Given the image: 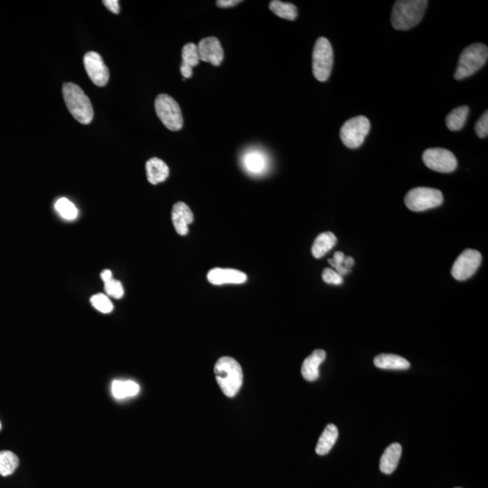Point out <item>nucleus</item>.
Here are the masks:
<instances>
[{
	"label": "nucleus",
	"mask_w": 488,
	"mask_h": 488,
	"mask_svg": "<svg viewBox=\"0 0 488 488\" xmlns=\"http://www.w3.org/2000/svg\"><path fill=\"white\" fill-rule=\"evenodd\" d=\"M140 385L133 380H116L112 385V395L118 400L139 394Z\"/></svg>",
	"instance_id": "23"
},
{
	"label": "nucleus",
	"mask_w": 488,
	"mask_h": 488,
	"mask_svg": "<svg viewBox=\"0 0 488 488\" xmlns=\"http://www.w3.org/2000/svg\"><path fill=\"white\" fill-rule=\"evenodd\" d=\"M422 161L429 170L441 173H450L456 170L457 161L455 155L446 149L435 147L425 150Z\"/></svg>",
	"instance_id": "9"
},
{
	"label": "nucleus",
	"mask_w": 488,
	"mask_h": 488,
	"mask_svg": "<svg viewBox=\"0 0 488 488\" xmlns=\"http://www.w3.org/2000/svg\"><path fill=\"white\" fill-rule=\"evenodd\" d=\"M482 256L480 251L468 249L457 257L451 269V274L457 281H466L475 274L480 268Z\"/></svg>",
	"instance_id": "10"
},
{
	"label": "nucleus",
	"mask_w": 488,
	"mask_h": 488,
	"mask_svg": "<svg viewBox=\"0 0 488 488\" xmlns=\"http://www.w3.org/2000/svg\"><path fill=\"white\" fill-rule=\"evenodd\" d=\"M404 202L411 211L423 212L440 207L443 195L440 190L431 187H416L408 192Z\"/></svg>",
	"instance_id": "7"
},
{
	"label": "nucleus",
	"mask_w": 488,
	"mask_h": 488,
	"mask_svg": "<svg viewBox=\"0 0 488 488\" xmlns=\"http://www.w3.org/2000/svg\"><path fill=\"white\" fill-rule=\"evenodd\" d=\"M0 429H1V423H0Z\"/></svg>",
	"instance_id": "37"
},
{
	"label": "nucleus",
	"mask_w": 488,
	"mask_h": 488,
	"mask_svg": "<svg viewBox=\"0 0 488 488\" xmlns=\"http://www.w3.org/2000/svg\"><path fill=\"white\" fill-rule=\"evenodd\" d=\"M374 365L380 369L407 370L411 367L410 362L397 355L380 354L374 358Z\"/></svg>",
	"instance_id": "20"
},
{
	"label": "nucleus",
	"mask_w": 488,
	"mask_h": 488,
	"mask_svg": "<svg viewBox=\"0 0 488 488\" xmlns=\"http://www.w3.org/2000/svg\"><path fill=\"white\" fill-rule=\"evenodd\" d=\"M456 488H460V487H456Z\"/></svg>",
	"instance_id": "38"
},
{
	"label": "nucleus",
	"mask_w": 488,
	"mask_h": 488,
	"mask_svg": "<svg viewBox=\"0 0 488 488\" xmlns=\"http://www.w3.org/2000/svg\"><path fill=\"white\" fill-rule=\"evenodd\" d=\"M426 0H398L392 8L391 22L396 30L407 31L416 27L424 17Z\"/></svg>",
	"instance_id": "1"
},
{
	"label": "nucleus",
	"mask_w": 488,
	"mask_h": 488,
	"mask_svg": "<svg viewBox=\"0 0 488 488\" xmlns=\"http://www.w3.org/2000/svg\"><path fill=\"white\" fill-rule=\"evenodd\" d=\"M156 115L165 127L171 131H179L183 128L184 118L179 104L168 94H159L155 100Z\"/></svg>",
	"instance_id": "6"
},
{
	"label": "nucleus",
	"mask_w": 488,
	"mask_h": 488,
	"mask_svg": "<svg viewBox=\"0 0 488 488\" xmlns=\"http://www.w3.org/2000/svg\"><path fill=\"white\" fill-rule=\"evenodd\" d=\"M103 3L112 13L116 15L119 13L121 8H119V2L118 0H105V1H103Z\"/></svg>",
	"instance_id": "33"
},
{
	"label": "nucleus",
	"mask_w": 488,
	"mask_h": 488,
	"mask_svg": "<svg viewBox=\"0 0 488 488\" xmlns=\"http://www.w3.org/2000/svg\"><path fill=\"white\" fill-rule=\"evenodd\" d=\"M214 374L221 390L227 397H235L244 382L242 367L235 359L221 357L214 365Z\"/></svg>",
	"instance_id": "2"
},
{
	"label": "nucleus",
	"mask_w": 488,
	"mask_h": 488,
	"mask_svg": "<svg viewBox=\"0 0 488 488\" xmlns=\"http://www.w3.org/2000/svg\"><path fill=\"white\" fill-rule=\"evenodd\" d=\"M242 168L246 173L253 177H260L269 170V158L265 153L258 149L247 150L242 156Z\"/></svg>",
	"instance_id": "12"
},
{
	"label": "nucleus",
	"mask_w": 488,
	"mask_h": 488,
	"mask_svg": "<svg viewBox=\"0 0 488 488\" xmlns=\"http://www.w3.org/2000/svg\"><path fill=\"white\" fill-rule=\"evenodd\" d=\"M371 128L369 119L364 116H357L348 119L340 130V139L348 149H358L363 145Z\"/></svg>",
	"instance_id": "8"
},
{
	"label": "nucleus",
	"mask_w": 488,
	"mask_h": 488,
	"mask_svg": "<svg viewBox=\"0 0 488 488\" xmlns=\"http://www.w3.org/2000/svg\"><path fill=\"white\" fill-rule=\"evenodd\" d=\"M322 279L327 284L341 285L343 283V277L339 274L334 269L327 268L322 273Z\"/></svg>",
	"instance_id": "31"
},
{
	"label": "nucleus",
	"mask_w": 488,
	"mask_h": 488,
	"mask_svg": "<svg viewBox=\"0 0 488 488\" xmlns=\"http://www.w3.org/2000/svg\"><path fill=\"white\" fill-rule=\"evenodd\" d=\"M487 58L488 48L486 45L478 43L469 45L460 54L454 77L456 80H462L474 75L485 66Z\"/></svg>",
	"instance_id": "4"
},
{
	"label": "nucleus",
	"mask_w": 488,
	"mask_h": 488,
	"mask_svg": "<svg viewBox=\"0 0 488 488\" xmlns=\"http://www.w3.org/2000/svg\"><path fill=\"white\" fill-rule=\"evenodd\" d=\"M54 207L64 219L73 221L78 216L77 208L68 199L60 198L55 202Z\"/></svg>",
	"instance_id": "27"
},
{
	"label": "nucleus",
	"mask_w": 488,
	"mask_h": 488,
	"mask_svg": "<svg viewBox=\"0 0 488 488\" xmlns=\"http://www.w3.org/2000/svg\"><path fill=\"white\" fill-rule=\"evenodd\" d=\"M475 133L480 139L487 138L488 135V113L485 112L484 114L480 117L475 127Z\"/></svg>",
	"instance_id": "32"
},
{
	"label": "nucleus",
	"mask_w": 488,
	"mask_h": 488,
	"mask_svg": "<svg viewBox=\"0 0 488 488\" xmlns=\"http://www.w3.org/2000/svg\"><path fill=\"white\" fill-rule=\"evenodd\" d=\"M172 222L177 232L186 236L189 232L188 225L194 222V214L185 202H177L172 209Z\"/></svg>",
	"instance_id": "15"
},
{
	"label": "nucleus",
	"mask_w": 488,
	"mask_h": 488,
	"mask_svg": "<svg viewBox=\"0 0 488 488\" xmlns=\"http://www.w3.org/2000/svg\"><path fill=\"white\" fill-rule=\"evenodd\" d=\"M337 438H339V429L334 424H328L319 438L316 452L320 456L327 455L332 450Z\"/></svg>",
	"instance_id": "22"
},
{
	"label": "nucleus",
	"mask_w": 488,
	"mask_h": 488,
	"mask_svg": "<svg viewBox=\"0 0 488 488\" xmlns=\"http://www.w3.org/2000/svg\"><path fill=\"white\" fill-rule=\"evenodd\" d=\"M355 264V260L353 259L352 257H345V260H343V265H345L346 269H350L351 268L352 266H354Z\"/></svg>",
	"instance_id": "36"
},
{
	"label": "nucleus",
	"mask_w": 488,
	"mask_h": 488,
	"mask_svg": "<svg viewBox=\"0 0 488 488\" xmlns=\"http://www.w3.org/2000/svg\"><path fill=\"white\" fill-rule=\"evenodd\" d=\"M242 3L241 0H217L216 5L220 8H232Z\"/></svg>",
	"instance_id": "34"
},
{
	"label": "nucleus",
	"mask_w": 488,
	"mask_h": 488,
	"mask_svg": "<svg viewBox=\"0 0 488 488\" xmlns=\"http://www.w3.org/2000/svg\"><path fill=\"white\" fill-rule=\"evenodd\" d=\"M469 114V108L468 106L457 107L447 116L446 125L447 128L451 131H457L461 130L468 119Z\"/></svg>",
	"instance_id": "24"
},
{
	"label": "nucleus",
	"mask_w": 488,
	"mask_h": 488,
	"mask_svg": "<svg viewBox=\"0 0 488 488\" xmlns=\"http://www.w3.org/2000/svg\"><path fill=\"white\" fill-rule=\"evenodd\" d=\"M200 62L198 45L194 43H188L182 49V64L180 66V72L184 79H189L193 75V68Z\"/></svg>",
	"instance_id": "18"
},
{
	"label": "nucleus",
	"mask_w": 488,
	"mask_h": 488,
	"mask_svg": "<svg viewBox=\"0 0 488 488\" xmlns=\"http://www.w3.org/2000/svg\"><path fill=\"white\" fill-rule=\"evenodd\" d=\"M401 446L399 443L390 445L380 460V471L385 474H392L397 468L401 456Z\"/></svg>",
	"instance_id": "19"
},
{
	"label": "nucleus",
	"mask_w": 488,
	"mask_h": 488,
	"mask_svg": "<svg viewBox=\"0 0 488 488\" xmlns=\"http://www.w3.org/2000/svg\"><path fill=\"white\" fill-rule=\"evenodd\" d=\"M147 181L152 185L164 182L170 176V168L161 158H152L146 163Z\"/></svg>",
	"instance_id": "17"
},
{
	"label": "nucleus",
	"mask_w": 488,
	"mask_h": 488,
	"mask_svg": "<svg viewBox=\"0 0 488 488\" xmlns=\"http://www.w3.org/2000/svg\"><path fill=\"white\" fill-rule=\"evenodd\" d=\"M247 275L244 272L233 269L214 268L207 274L208 281L211 284H242L247 281Z\"/></svg>",
	"instance_id": "14"
},
{
	"label": "nucleus",
	"mask_w": 488,
	"mask_h": 488,
	"mask_svg": "<svg viewBox=\"0 0 488 488\" xmlns=\"http://www.w3.org/2000/svg\"><path fill=\"white\" fill-rule=\"evenodd\" d=\"M20 465V459L11 451H0V475L8 477L13 474Z\"/></svg>",
	"instance_id": "26"
},
{
	"label": "nucleus",
	"mask_w": 488,
	"mask_h": 488,
	"mask_svg": "<svg viewBox=\"0 0 488 488\" xmlns=\"http://www.w3.org/2000/svg\"><path fill=\"white\" fill-rule=\"evenodd\" d=\"M84 64L89 78L95 85L103 87L108 84L110 71L99 54L94 51L86 53L84 57Z\"/></svg>",
	"instance_id": "11"
},
{
	"label": "nucleus",
	"mask_w": 488,
	"mask_h": 488,
	"mask_svg": "<svg viewBox=\"0 0 488 488\" xmlns=\"http://www.w3.org/2000/svg\"><path fill=\"white\" fill-rule=\"evenodd\" d=\"M337 239L336 235L333 232H327L320 233L316 238L314 244L311 249L313 256L316 259H320L328 253V251L332 250L334 245L337 244Z\"/></svg>",
	"instance_id": "21"
},
{
	"label": "nucleus",
	"mask_w": 488,
	"mask_h": 488,
	"mask_svg": "<svg viewBox=\"0 0 488 488\" xmlns=\"http://www.w3.org/2000/svg\"><path fill=\"white\" fill-rule=\"evenodd\" d=\"M101 279H103V281L104 282V283H106V282L112 281V272H110V269H105V271H103V272H101Z\"/></svg>",
	"instance_id": "35"
},
{
	"label": "nucleus",
	"mask_w": 488,
	"mask_h": 488,
	"mask_svg": "<svg viewBox=\"0 0 488 488\" xmlns=\"http://www.w3.org/2000/svg\"><path fill=\"white\" fill-rule=\"evenodd\" d=\"M269 8L273 14L283 20L294 21L297 17V8L293 3L273 0L269 2Z\"/></svg>",
	"instance_id": "25"
},
{
	"label": "nucleus",
	"mask_w": 488,
	"mask_h": 488,
	"mask_svg": "<svg viewBox=\"0 0 488 488\" xmlns=\"http://www.w3.org/2000/svg\"><path fill=\"white\" fill-rule=\"evenodd\" d=\"M91 303L95 309L99 310V311L101 313H104V314H108V313L112 311V303L110 302L109 297H107L106 295H94V296L91 297Z\"/></svg>",
	"instance_id": "28"
},
{
	"label": "nucleus",
	"mask_w": 488,
	"mask_h": 488,
	"mask_svg": "<svg viewBox=\"0 0 488 488\" xmlns=\"http://www.w3.org/2000/svg\"><path fill=\"white\" fill-rule=\"evenodd\" d=\"M63 95L67 109L76 121L84 125L93 121V105L80 86L73 82H66L63 85Z\"/></svg>",
	"instance_id": "3"
},
{
	"label": "nucleus",
	"mask_w": 488,
	"mask_h": 488,
	"mask_svg": "<svg viewBox=\"0 0 488 488\" xmlns=\"http://www.w3.org/2000/svg\"><path fill=\"white\" fill-rule=\"evenodd\" d=\"M104 290L108 296L114 297V299H121L124 295V288L122 286L121 282L112 279L106 283H104Z\"/></svg>",
	"instance_id": "29"
},
{
	"label": "nucleus",
	"mask_w": 488,
	"mask_h": 488,
	"mask_svg": "<svg viewBox=\"0 0 488 488\" xmlns=\"http://www.w3.org/2000/svg\"><path fill=\"white\" fill-rule=\"evenodd\" d=\"M327 354L324 350H315L309 357L305 359L302 364V374L303 378L309 382H314L319 377V367L325 361Z\"/></svg>",
	"instance_id": "16"
},
{
	"label": "nucleus",
	"mask_w": 488,
	"mask_h": 488,
	"mask_svg": "<svg viewBox=\"0 0 488 488\" xmlns=\"http://www.w3.org/2000/svg\"><path fill=\"white\" fill-rule=\"evenodd\" d=\"M343 260H345V256H343L341 251H337L334 254L333 259L328 260V263L333 267L334 271L341 275L342 277L343 275L348 274L350 272V269H346L345 265H343Z\"/></svg>",
	"instance_id": "30"
},
{
	"label": "nucleus",
	"mask_w": 488,
	"mask_h": 488,
	"mask_svg": "<svg viewBox=\"0 0 488 488\" xmlns=\"http://www.w3.org/2000/svg\"><path fill=\"white\" fill-rule=\"evenodd\" d=\"M334 52L328 39L319 38L316 42L312 55V71L314 77L321 82H327L332 72Z\"/></svg>",
	"instance_id": "5"
},
{
	"label": "nucleus",
	"mask_w": 488,
	"mask_h": 488,
	"mask_svg": "<svg viewBox=\"0 0 488 488\" xmlns=\"http://www.w3.org/2000/svg\"><path fill=\"white\" fill-rule=\"evenodd\" d=\"M200 61L210 63L214 66H219L225 58V52L219 39L210 36L202 39L198 45Z\"/></svg>",
	"instance_id": "13"
}]
</instances>
